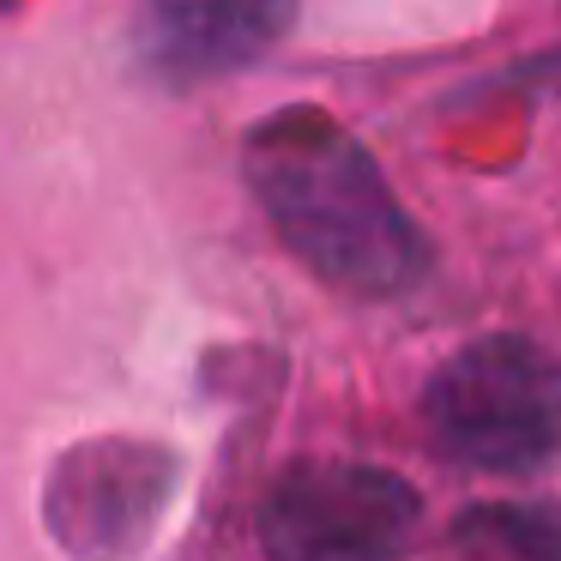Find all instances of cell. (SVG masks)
Segmentation results:
<instances>
[{"label": "cell", "mask_w": 561, "mask_h": 561, "mask_svg": "<svg viewBox=\"0 0 561 561\" xmlns=\"http://www.w3.org/2000/svg\"><path fill=\"white\" fill-rule=\"evenodd\" d=\"M242 175L278 242L320 284L387 302L423 284L428 242L356 134L320 110H278L242 139Z\"/></svg>", "instance_id": "6da1fadb"}, {"label": "cell", "mask_w": 561, "mask_h": 561, "mask_svg": "<svg viewBox=\"0 0 561 561\" xmlns=\"http://www.w3.org/2000/svg\"><path fill=\"white\" fill-rule=\"evenodd\" d=\"M423 423L453 465L531 477L561 459V356L525 332L471 339L428 375Z\"/></svg>", "instance_id": "7a4b0ae2"}, {"label": "cell", "mask_w": 561, "mask_h": 561, "mask_svg": "<svg viewBox=\"0 0 561 561\" xmlns=\"http://www.w3.org/2000/svg\"><path fill=\"white\" fill-rule=\"evenodd\" d=\"M266 561H404L423 525V495L387 465L302 459L260 501Z\"/></svg>", "instance_id": "3957f363"}, {"label": "cell", "mask_w": 561, "mask_h": 561, "mask_svg": "<svg viewBox=\"0 0 561 561\" xmlns=\"http://www.w3.org/2000/svg\"><path fill=\"white\" fill-rule=\"evenodd\" d=\"M175 495V453L103 435L55 459L43 483V525L73 561H127L158 531Z\"/></svg>", "instance_id": "277c9868"}, {"label": "cell", "mask_w": 561, "mask_h": 561, "mask_svg": "<svg viewBox=\"0 0 561 561\" xmlns=\"http://www.w3.org/2000/svg\"><path fill=\"white\" fill-rule=\"evenodd\" d=\"M296 25V0H139L134 55L158 85H206L260 67Z\"/></svg>", "instance_id": "5b68a950"}, {"label": "cell", "mask_w": 561, "mask_h": 561, "mask_svg": "<svg viewBox=\"0 0 561 561\" xmlns=\"http://www.w3.org/2000/svg\"><path fill=\"white\" fill-rule=\"evenodd\" d=\"M453 537L501 561H561V501H489L465 513Z\"/></svg>", "instance_id": "8992f818"}]
</instances>
